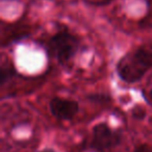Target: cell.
Wrapping results in <instances>:
<instances>
[{
  "instance_id": "5b68a950",
  "label": "cell",
  "mask_w": 152,
  "mask_h": 152,
  "mask_svg": "<svg viewBox=\"0 0 152 152\" xmlns=\"http://www.w3.org/2000/svg\"><path fill=\"white\" fill-rule=\"evenodd\" d=\"M14 74H15V70H14V68L11 65L7 64V66H2V68H1V74H0V85L1 86L4 85L7 79L11 76H13Z\"/></svg>"
},
{
  "instance_id": "3957f363",
  "label": "cell",
  "mask_w": 152,
  "mask_h": 152,
  "mask_svg": "<svg viewBox=\"0 0 152 152\" xmlns=\"http://www.w3.org/2000/svg\"><path fill=\"white\" fill-rule=\"evenodd\" d=\"M122 142V133L113 129L107 123L100 122L92 128L91 148L98 152H104L117 147Z\"/></svg>"
},
{
  "instance_id": "6da1fadb",
  "label": "cell",
  "mask_w": 152,
  "mask_h": 152,
  "mask_svg": "<svg viewBox=\"0 0 152 152\" xmlns=\"http://www.w3.org/2000/svg\"><path fill=\"white\" fill-rule=\"evenodd\" d=\"M152 69V50L140 47L123 55L116 66L119 78L126 83H134Z\"/></svg>"
},
{
  "instance_id": "8992f818",
  "label": "cell",
  "mask_w": 152,
  "mask_h": 152,
  "mask_svg": "<svg viewBox=\"0 0 152 152\" xmlns=\"http://www.w3.org/2000/svg\"><path fill=\"white\" fill-rule=\"evenodd\" d=\"M131 115L134 119L137 120H144L146 117V110L143 106L141 105H135L131 110Z\"/></svg>"
},
{
  "instance_id": "9c48e42d",
  "label": "cell",
  "mask_w": 152,
  "mask_h": 152,
  "mask_svg": "<svg viewBox=\"0 0 152 152\" xmlns=\"http://www.w3.org/2000/svg\"><path fill=\"white\" fill-rule=\"evenodd\" d=\"M40 152H54L53 150H51V149H44V150H42V151H40Z\"/></svg>"
},
{
  "instance_id": "ba28073f",
  "label": "cell",
  "mask_w": 152,
  "mask_h": 152,
  "mask_svg": "<svg viewBox=\"0 0 152 152\" xmlns=\"http://www.w3.org/2000/svg\"><path fill=\"white\" fill-rule=\"evenodd\" d=\"M146 98H147L148 101L152 104V88L149 90V92H148V94H147V97H146Z\"/></svg>"
},
{
  "instance_id": "277c9868",
  "label": "cell",
  "mask_w": 152,
  "mask_h": 152,
  "mask_svg": "<svg viewBox=\"0 0 152 152\" xmlns=\"http://www.w3.org/2000/svg\"><path fill=\"white\" fill-rule=\"evenodd\" d=\"M49 110L53 117L58 120H71L79 110V104L75 100L54 97L49 102Z\"/></svg>"
},
{
  "instance_id": "7a4b0ae2",
  "label": "cell",
  "mask_w": 152,
  "mask_h": 152,
  "mask_svg": "<svg viewBox=\"0 0 152 152\" xmlns=\"http://www.w3.org/2000/svg\"><path fill=\"white\" fill-rule=\"evenodd\" d=\"M79 46V39L68 30L57 31L47 43L49 53L63 66H67L74 58Z\"/></svg>"
},
{
  "instance_id": "52a82bcc",
  "label": "cell",
  "mask_w": 152,
  "mask_h": 152,
  "mask_svg": "<svg viewBox=\"0 0 152 152\" xmlns=\"http://www.w3.org/2000/svg\"><path fill=\"white\" fill-rule=\"evenodd\" d=\"M134 152H152V147L148 144H141L135 148Z\"/></svg>"
}]
</instances>
